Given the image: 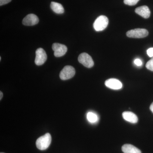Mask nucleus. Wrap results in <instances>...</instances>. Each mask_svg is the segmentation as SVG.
I'll list each match as a JSON object with an SVG mask.
<instances>
[{
  "mask_svg": "<svg viewBox=\"0 0 153 153\" xmlns=\"http://www.w3.org/2000/svg\"><path fill=\"white\" fill-rule=\"evenodd\" d=\"M52 141V137L49 133H47L38 138L36 142L37 148L41 150H44L49 147Z\"/></svg>",
  "mask_w": 153,
  "mask_h": 153,
  "instance_id": "nucleus-1",
  "label": "nucleus"
},
{
  "mask_svg": "<svg viewBox=\"0 0 153 153\" xmlns=\"http://www.w3.org/2000/svg\"><path fill=\"white\" fill-rule=\"evenodd\" d=\"M108 24V19L104 16H100L96 19L93 24L94 28L95 31L99 32L104 30Z\"/></svg>",
  "mask_w": 153,
  "mask_h": 153,
  "instance_id": "nucleus-2",
  "label": "nucleus"
},
{
  "mask_svg": "<svg viewBox=\"0 0 153 153\" xmlns=\"http://www.w3.org/2000/svg\"><path fill=\"white\" fill-rule=\"evenodd\" d=\"M149 35L148 30L144 29H135L129 30L126 33V36L129 38H143Z\"/></svg>",
  "mask_w": 153,
  "mask_h": 153,
  "instance_id": "nucleus-3",
  "label": "nucleus"
},
{
  "mask_svg": "<svg viewBox=\"0 0 153 153\" xmlns=\"http://www.w3.org/2000/svg\"><path fill=\"white\" fill-rule=\"evenodd\" d=\"M75 70L74 67L70 66H65L60 73V77L62 80L71 79L74 76Z\"/></svg>",
  "mask_w": 153,
  "mask_h": 153,
  "instance_id": "nucleus-4",
  "label": "nucleus"
},
{
  "mask_svg": "<svg viewBox=\"0 0 153 153\" xmlns=\"http://www.w3.org/2000/svg\"><path fill=\"white\" fill-rule=\"evenodd\" d=\"M78 61L87 68L93 67L94 62L92 57L86 53H82L79 55L78 58Z\"/></svg>",
  "mask_w": 153,
  "mask_h": 153,
  "instance_id": "nucleus-5",
  "label": "nucleus"
},
{
  "mask_svg": "<svg viewBox=\"0 0 153 153\" xmlns=\"http://www.w3.org/2000/svg\"><path fill=\"white\" fill-rule=\"evenodd\" d=\"M36 54L35 62L36 65L41 66L44 64L47 58V55L45 50L43 48H38L36 50Z\"/></svg>",
  "mask_w": 153,
  "mask_h": 153,
  "instance_id": "nucleus-6",
  "label": "nucleus"
},
{
  "mask_svg": "<svg viewBox=\"0 0 153 153\" xmlns=\"http://www.w3.org/2000/svg\"><path fill=\"white\" fill-rule=\"evenodd\" d=\"M52 49L54 52V55L56 57H60L66 54L67 48L65 45L59 43L52 44Z\"/></svg>",
  "mask_w": 153,
  "mask_h": 153,
  "instance_id": "nucleus-7",
  "label": "nucleus"
},
{
  "mask_svg": "<svg viewBox=\"0 0 153 153\" xmlns=\"http://www.w3.org/2000/svg\"><path fill=\"white\" fill-rule=\"evenodd\" d=\"M39 21L37 16L35 14H30L23 19L22 24L25 26H34L38 24Z\"/></svg>",
  "mask_w": 153,
  "mask_h": 153,
  "instance_id": "nucleus-8",
  "label": "nucleus"
},
{
  "mask_svg": "<svg viewBox=\"0 0 153 153\" xmlns=\"http://www.w3.org/2000/svg\"><path fill=\"white\" fill-rule=\"evenodd\" d=\"M107 87L114 90H119L123 87V84L118 79L110 78L106 80L105 82Z\"/></svg>",
  "mask_w": 153,
  "mask_h": 153,
  "instance_id": "nucleus-9",
  "label": "nucleus"
},
{
  "mask_svg": "<svg viewBox=\"0 0 153 153\" xmlns=\"http://www.w3.org/2000/svg\"><path fill=\"white\" fill-rule=\"evenodd\" d=\"M135 12L144 19H148L150 16V10L146 6H141L137 8Z\"/></svg>",
  "mask_w": 153,
  "mask_h": 153,
  "instance_id": "nucleus-10",
  "label": "nucleus"
},
{
  "mask_svg": "<svg viewBox=\"0 0 153 153\" xmlns=\"http://www.w3.org/2000/svg\"><path fill=\"white\" fill-rule=\"evenodd\" d=\"M125 120L132 123H136L138 121L137 117L134 113L130 111H125L122 114Z\"/></svg>",
  "mask_w": 153,
  "mask_h": 153,
  "instance_id": "nucleus-11",
  "label": "nucleus"
},
{
  "mask_svg": "<svg viewBox=\"0 0 153 153\" xmlns=\"http://www.w3.org/2000/svg\"><path fill=\"white\" fill-rule=\"evenodd\" d=\"M122 150L124 153H142L139 149L129 144L124 145Z\"/></svg>",
  "mask_w": 153,
  "mask_h": 153,
  "instance_id": "nucleus-12",
  "label": "nucleus"
},
{
  "mask_svg": "<svg viewBox=\"0 0 153 153\" xmlns=\"http://www.w3.org/2000/svg\"><path fill=\"white\" fill-rule=\"evenodd\" d=\"M50 7L53 12L57 14H63L64 12V8L63 6L59 3L52 2Z\"/></svg>",
  "mask_w": 153,
  "mask_h": 153,
  "instance_id": "nucleus-13",
  "label": "nucleus"
},
{
  "mask_svg": "<svg viewBox=\"0 0 153 153\" xmlns=\"http://www.w3.org/2000/svg\"><path fill=\"white\" fill-rule=\"evenodd\" d=\"M87 119L91 123H95L98 120V116L94 113L89 112L87 114Z\"/></svg>",
  "mask_w": 153,
  "mask_h": 153,
  "instance_id": "nucleus-14",
  "label": "nucleus"
},
{
  "mask_svg": "<svg viewBox=\"0 0 153 153\" xmlns=\"http://www.w3.org/2000/svg\"><path fill=\"white\" fill-rule=\"evenodd\" d=\"M140 0H124V3L129 6H134Z\"/></svg>",
  "mask_w": 153,
  "mask_h": 153,
  "instance_id": "nucleus-15",
  "label": "nucleus"
},
{
  "mask_svg": "<svg viewBox=\"0 0 153 153\" xmlns=\"http://www.w3.org/2000/svg\"><path fill=\"white\" fill-rule=\"evenodd\" d=\"M146 67L149 70L153 71V57L147 63Z\"/></svg>",
  "mask_w": 153,
  "mask_h": 153,
  "instance_id": "nucleus-16",
  "label": "nucleus"
},
{
  "mask_svg": "<svg viewBox=\"0 0 153 153\" xmlns=\"http://www.w3.org/2000/svg\"><path fill=\"white\" fill-rule=\"evenodd\" d=\"M134 63L136 65L138 66H141L143 64L142 61H141L140 59H138V58L136 59L134 61Z\"/></svg>",
  "mask_w": 153,
  "mask_h": 153,
  "instance_id": "nucleus-17",
  "label": "nucleus"
},
{
  "mask_svg": "<svg viewBox=\"0 0 153 153\" xmlns=\"http://www.w3.org/2000/svg\"><path fill=\"white\" fill-rule=\"evenodd\" d=\"M147 53L148 56L151 57H153V48H150L148 49Z\"/></svg>",
  "mask_w": 153,
  "mask_h": 153,
  "instance_id": "nucleus-18",
  "label": "nucleus"
},
{
  "mask_svg": "<svg viewBox=\"0 0 153 153\" xmlns=\"http://www.w3.org/2000/svg\"><path fill=\"white\" fill-rule=\"evenodd\" d=\"M12 0H0V6H3L10 2Z\"/></svg>",
  "mask_w": 153,
  "mask_h": 153,
  "instance_id": "nucleus-19",
  "label": "nucleus"
},
{
  "mask_svg": "<svg viewBox=\"0 0 153 153\" xmlns=\"http://www.w3.org/2000/svg\"><path fill=\"white\" fill-rule=\"evenodd\" d=\"M150 109L151 111L153 113V102L152 104L151 105L150 107Z\"/></svg>",
  "mask_w": 153,
  "mask_h": 153,
  "instance_id": "nucleus-20",
  "label": "nucleus"
},
{
  "mask_svg": "<svg viewBox=\"0 0 153 153\" xmlns=\"http://www.w3.org/2000/svg\"><path fill=\"white\" fill-rule=\"evenodd\" d=\"M0 94H1V97H0V100H1V99L3 97V93L1 91Z\"/></svg>",
  "mask_w": 153,
  "mask_h": 153,
  "instance_id": "nucleus-21",
  "label": "nucleus"
},
{
  "mask_svg": "<svg viewBox=\"0 0 153 153\" xmlns=\"http://www.w3.org/2000/svg\"><path fill=\"white\" fill-rule=\"evenodd\" d=\"M1 57H0V60H1Z\"/></svg>",
  "mask_w": 153,
  "mask_h": 153,
  "instance_id": "nucleus-22",
  "label": "nucleus"
},
{
  "mask_svg": "<svg viewBox=\"0 0 153 153\" xmlns=\"http://www.w3.org/2000/svg\"></svg>",
  "mask_w": 153,
  "mask_h": 153,
  "instance_id": "nucleus-23",
  "label": "nucleus"
}]
</instances>
